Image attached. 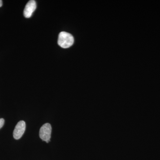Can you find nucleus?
<instances>
[{
  "mask_svg": "<svg viewBox=\"0 0 160 160\" xmlns=\"http://www.w3.org/2000/svg\"><path fill=\"white\" fill-rule=\"evenodd\" d=\"M58 44L63 48H68L73 45L74 38L70 33L62 32L59 34Z\"/></svg>",
  "mask_w": 160,
  "mask_h": 160,
  "instance_id": "obj_1",
  "label": "nucleus"
},
{
  "mask_svg": "<svg viewBox=\"0 0 160 160\" xmlns=\"http://www.w3.org/2000/svg\"><path fill=\"white\" fill-rule=\"evenodd\" d=\"M52 127L49 123H46L41 127L39 131L40 138L45 141L46 143H49L51 138Z\"/></svg>",
  "mask_w": 160,
  "mask_h": 160,
  "instance_id": "obj_2",
  "label": "nucleus"
},
{
  "mask_svg": "<svg viewBox=\"0 0 160 160\" xmlns=\"http://www.w3.org/2000/svg\"><path fill=\"white\" fill-rule=\"evenodd\" d=\"M26 122L24 121H21L18 123L13 132V138L15 139H19L22 136L26 130Z\"/></svg>",
  "mask_w": 160,
  "mask_h": 160,
  "instance_id": "obj_3",
  "label": "nucleus"
},
{
  "mask_svg": "<svg viewBox=\"0 0 160 160\" xmlns=\"http://www.w3.org/2000/svg\"><path fill=\"white\" fill-rule=\"evenodd\" d=\"M36 3L34 0L29 1L26 4L24 11V16L26 18L31 17L32 13L36 9Z\"/></svg>",
  "mask_w": 160,
  "mask_h": 160,
  "instance_id": "obj_4",
  "label": "nucleus"
},
{
  "mask_svg": "<svg viewBox=\"0 0 160 160\" xmlns=\"http://www.w3.org/2000/svg\"><path fill=\"white\" fill-rule=\"evenodd\" d=\"M5 123V120L3 118H0V129L4 126Z\"/></svg>",
  "mask_w": 160,
  "mask_h": 160,
  "instance_id": "obj_5",
  "label": "nucleus"
},
{
  "mask_svg": "<svg viewBox=\"0 0 160 160\" xmlns=\"http://www.w3.org/2000/svg\"><path fill=\"white\" fill-rule=\"evenodd\" d=\"M2 1L0 0V7H2Z\"/></svg>",
  "mask_w": 160,
  "mask_h": 160,
  "instance_id": "obj_6",
  "label": "nucleus"
}]
</instances>
